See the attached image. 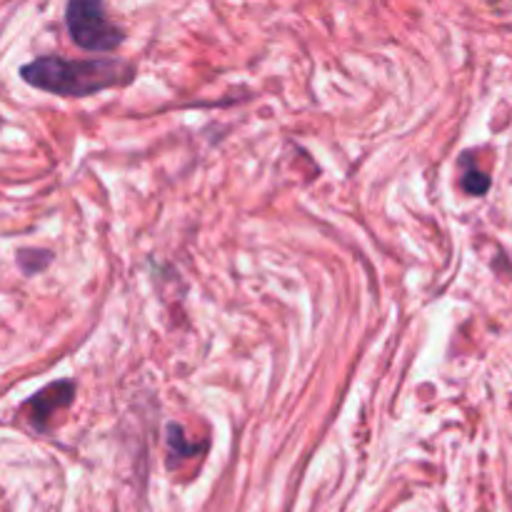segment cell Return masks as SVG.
Segmentation results:
<instances>
[{"label": "cell", "instance_id": "6da1fadb", "mask_svg": "<svg viewBox=\"0 0 512 512\" xmlns=\"http://www.w3.org/2000/svg\"><path fill=\"white\" fill-rule=\"evenodd\" d=\"M23 80L45 93L63 95V98H85L105 88L125 85L133 80V68L123 60L95 58V60H65L58 55H45L33 60L20 70Z\"/></svg>", "mask_w": 512, "mask_h": 512}, {"label": "cell", "instance_id": "7a4b0ae2", "mask_svg": "<svg viewBox=\"0 0 512 512\" xmlns=\"http://www.w3.org/2000/svg\"><path fill=\"white\" fill-rule=\"evenodd\" d=\"M65 23L73 40L83 50L105 53L123 43V30L110 23L103 0H68Z\"/></svg>", "mask_w": 512, "mask_h": 512}, {"label": "cell", "instance_id": "3957f363", "mask_svg": "<svg viewBox=\"0 0 512 512\" xmlns=\"http://www.w3.org/2000/svg\"><path fill=\"white\" fill-rule=\"evenodd\" d=\"M75 398V383L73 380H58V383L48 385L40 393H35L33 398L25 403V413H28V420L38 430H43L48 425V420L53 418L58 410L68 408Z\"/></svg>", "mask_w": 512, "mask_h": 512}, {"label": "cell", "instance_id": "277c9868", "mask_svg": "<svg viewBox=\"0 0 512 512\" xmlns=\"http://www.w3.org/2000/svg\"><path fill=\"white\" fill-rule=\"evenodd\" d=\"M18 263L28 275L40 273V270L50 263V253H45V250H23V253L18 255Z\"/></svg>", "mask_w": 512, "mask_h": 512}, {"label": "cell", "instance_id": "5b68a950", "mask_svg": "<svg viewBox=\"0 0 512 512\" xmlns=\"http://www.w3.org/2000/svg\"><path fill=\"white\" fill-rule=\"evenodd\" d=\"M463 188L473 195H483L485 190L490 188L488 175H483L480 170H475V168H468L463 175Z\"/></svg>", "mask_w": 512, "mask_h": 512}]
</instances>
